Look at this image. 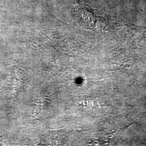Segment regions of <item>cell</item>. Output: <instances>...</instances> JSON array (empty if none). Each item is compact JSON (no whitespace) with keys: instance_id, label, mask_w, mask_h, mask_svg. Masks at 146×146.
<instances>
[{"instance_id":"6da1fadb","label":"cell","mask_w":146,"mask_h":146,"mask_svg":"<svg viewBox=\"0 0 146 146\" xmlns=\"http://www.w3.org/2000/svg\"></svg>"}]
</instances>
